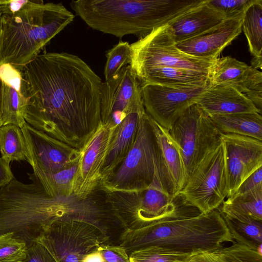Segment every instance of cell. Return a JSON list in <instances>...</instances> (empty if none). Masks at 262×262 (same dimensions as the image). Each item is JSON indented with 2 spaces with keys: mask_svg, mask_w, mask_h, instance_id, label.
Instances as JSON below:
<instances>
[{
  "mask_svg": "<svg viewBox=\"0 0 262 262\" xmlns=\"http://www.w3.org/2000/svg\"><path fill=\"white\" fill-rule=\"evenodd\" d=\"M141 85L157 84L176 87L192 88L210 85V73L171 67H156L136 76Z\"/></svg>",
  "mask_w": 262,
  "mask_h": 262,
  "instance_id": "obj_23",
  "label": "cell"
},
{
  "mask_svg": "<svg viewBox=\"0 0 262 262\" xmlns=\"http://www.w3.org/2000/svg\"><path fill=\"white\" fill-rule=\"evenodd\" d=\"M135 201H119L113 204L115 215L124 230L140 228L173 210L176 198L163 188L159 179L144 190L136 193Z\"/></svg>",
  "mask_w": 262,
  "mask_h": 262,
  "instance_id": "obj_14",
  "label": "cell"
},
{
  "mask_svg": "<svg viewBox=\"0 0 262 262\" xmlns=\"http://www.w3.org/2000/svg\"><path fill=\"white\" fill-rule=\"evenodd\" d=\"M141 88L129 64L122 68L113 77L102 82L101 123L113 121L119 123L128 114L144 109Z\"/></svg>",
  "mask_w": 262,
  "mask_h": 262,
  "instance_id": "obj_12",
  "label": "cell"
},
{
  "mask_svg": "<svg viewBox=\"0 0 262 262\" xmlns=\"http://www.w3.org/2000/svg\"><path fill=\"white\" fill-rule=\"evenodd\" d=\"M24 184L14 178L0 188V235L12 233L29 247L52 225L82 221L85 209L74 196L53 197L34 173Z\"/></svg>",
  "mask_w": 262,
  "mask_h": 262,
  "instance_id": "obj_3",
  "label": "cell"
},
{
  "mask_svg": "<svg viewBox=\"0 0 262 262\" xmlns=\"http://www.w3.org/2000/svg\"><path fill=\"white\" fill-rule=\"evenodd\" d=\"M149 121L155 138L159 180L164 190L174 199L187 181L181 151L169 130L149 116Z\"/></svg>",
  "mask_w": 262,
  "mask_h": 262,
  "instance_id": "obj_17",
  "label": "cell"
},
{
  "mask_svg": "<svg viewBox=\"0 0 262 262\" xmlns=\"http://www.w3.org/2000/svg\"><path fill=\"white\" fill-rule=\"evenodd\" d=\"M257 0H206V3L223 14L225 18L232 17L245 11Z\"/></svg>",
  "mask_w": 262,
  "mask_h": 262,
  "instance_id": "obj_35",
  "label": "cell"
},
{
  "mask_svg": "<svg viewBox=\"0 0 262 262\" xmlns=\"http://www.w3.org/2000/svg\"><path fill=\"white\" fill-rule=\"evenodd\" d=\"M0 79L23 94V78L21 71L9 63L0 65Z\"/></svg>",
  "mask_w": 262,
  "mask_h": 262,
  "instance_id": "obj_36",
  "label": "cell"
},
{
  "mask_svg": "<svg viewBox=\"0 0 262 262\" xmlns=\"http://www.w3.org/2000/svg\"><path fill=\"white\" fill-rule=\"evenodd\" d=\"M2 15V12L0 9V18H1Z\"/></svg>",
  "mask_w": 262,
  "mask_h": 262,
  "instance_id": "obj_44",
  "label": "cell"
},
{
  "mask_svg": "<svg viewBox=\"0 0 262 262\" xmlns=\"http://www.w3.org/2000/svg\"><path fill=\"white\" fill-rule=\"evenodd\" d=\"M184 203L208 213L218 209L228 195L223 142L194 168L179 194Z\"/></svg>",
  "mask_w": 262,
  "mask_h": 262,
  "instance_id": "obj_8",
  "label": "cell"
},
{
  "mask_svg": "<svg viewBox=\"0 0 262 262\" xmlns=\"http://www.w3.org/2000/svg\"><path fill=\"white\" fill-rule=\"evenodd\" d=\"M219 130L262 141V116L257 112L241 113L209 117Z\"/></svg>",
  "mask_w": 262,
  "mask_h": 262,
  "instance_id": "obj_25",
  "label": "cell"
},
{
  "mask_svg": "<svg viewBox=\"0 0 262 262\" xmlns=\"http://www.w3.org/2000/svg\"><path fill=\"white\" fill-rule=\"evenodd\" d=\"M244 13L227 18L206 31L176 43L183 52L198 58L215 60L241 34Z\"/></svg>",
  "mask_w": 262,
  "mask_h": 262,
  "instance_id": "obj_19",
  "label": "cell"
},
{
  "mask_svg": "<svg viewBox=\"0 0 262 262\" xmlns=\"http://www.w3.org/2000/svg\"><path fill=\"white\" fill-rule=\"evenodd\" d=\"M2 126L13 124L22 127L28 100L24 95L2 82Z\"/></svg>",
  "mask_w": 262,
  "mask_h": 262,
  "instance_id": "obj_27",
  "label": "cell"
},
{
  "mask_svg": "<svg viewBox=\"0 0 262 262\" xmlns=\"http://www.w3.org/2000/svg\"><path fill=\"white\" fill-rule=\"evenodd\" d=\"M7 0H0V5L3 4L6 2Z\"/></svg>",
  "mask_w": 262,
  "mask_h": 262,
  "instance_id": "obj_43",
  "label": "cell"
},
{
  "mask_svg": "<svg viewBox=\"0 0 262 262\" xmlns=\"http://www.w3.org/2000/svg\"><path fill=\"white\" fill-rule=\"evenodd\" d=\"M98 249L103 262H130L129 254L120 245L103 244Z\"/></svg>",
  "mask_w": 262,
  "mask_h": 262,
  "instance_id": "obj_37",
  "label": "cell"
},
{
  "mask_svg": "<svg viewBox=\"0 0 262 262\" xmlns=\"http://www.w3.org/2000/svg\"><path fill=\"white\" fill-rule=\"evenodd\" d=\"M28 247L12 233L0 235V262H25Z\"/></svg>",
  "mask_w": 262,
  "mask_h": 262,
  "instance_id": "obj_34",
  "label": "cell"
},
{
  "mask_svg": "<svg viewBox=\"0 0 262 262\" xmlns=\"http://www.w3.org/2000/svg\"><path fill=\"white\" fill-rule=\"evenodd\" d=\"M79 162V161H78ZM75 165L52 173L33 172L39 178L47 193L53 197L69 198L73 194V184L78 167Z\"/></svg>",
  "mask_w": 262,
  "mask_h": 262,
  "instance_id": "obj_30",
  "label": "cell"
},
{
  "mask_svg": "<svg viewBox=\"0 0 262 262\" xmlns=\"http://www.w3.org/2000/svg\"><path fill=\"white\" fill-rule=\"evenodd\" d=\"M0 152L8 163L26 160V143L21 127L13 124L0 127Z\"/></svg>",
  "mask_w": 262,
  "mask_h": 262,
  "instance_id": "obj_29",
  "label": "cell"
},
{
  "mask_svg": "<svg viewBox=\"0 0 262 262\" xmlns=\"http://www.w3.org/2000/svg\"><path fill=\"white\" fill-rule=\"evenodd\" d=\"M118 125L113 121L101 123L81 151L73 184V194L78 199L88 200L100 185L101 170Z\"/></svg>",
  "mask_w": 262,
  "mask_h": 262,
  "instance_id": "obj_13",
  "label": "cell"
},
{
  "mask_svg": "<svg viewBox=\"0 0 262 262\" xmlns=\"http://www.w3.org/2000/svg\"><path fill=\"white\" fill-rule=\"evenodd\" d=\"M145 108L128 114L118 124L101 172V184L110 178L123 162L135 142L141 114Z\"/></svg>",
  "mask_w": 262,
  "mask_h": 262,
  "instance_id": "obj_22",
  "label": "cell"
},
{
  "mask_svg": "<svg viewBox=\"0 0 262 262\" xmlns=\"http://www.w3.org/2000/svg\"><path fill=\"white\" fill-rule=\"evenodd\" d=\"M222 216L233 241L262 255V221L240 222Z\"/></svg>",
  "mask_w": 262,
  "mask_h": 262,
  "instance_id": "obj_28",
  "label": "cell"
},
{
  "mask_svg": "<svg viewBox=\"0 0 262 262\" xmlns=\"http://www.w3.org/2000/svg\"><path fill=\"white\" fill-rule=\"evenodd\" d=\"M14 178L9 164L0 157V188L8 184Z\"/></svg>",
  "mask_w": 262,
  "mask_h": 262,
  "instance_id": "obj_40",
  "label": "cell"
},
{
  "mask_svg": "<svg viewBox=\"0 0 262 262\" xmlns=\"http://www.w3.org/2000/svg\"><path fill=\"white\" fill-rule=\"evenodd\" d=\"M204 0H78L70 6L89 27L122 38H141Z\"/></svg>",
  "mask_w": 262,
  "mask_h": 262,
  "instance_id": "obj_4",
  "label": "cell"
},
{
  "mask_svg": "<svg viewBox=\"0 0 262 262\" xmlns=\"http://www.w3.org/2000/svg\"><path fill=\"white\" fill-rule=\"evenodd\" d=\"M262 167L246 179L230 197L241 195L262 187Z\"/></svg>",
  "mask_w": 262,
  "mask_h": 262,
  "instance_id": "obj_39",
  "label": "cell"
},
{
  "mask_svg": "<svg viewBox=\"0 0 262 262\" xmlns=\"http://www.w3.org/2000/svg\"><path fill=\"white\" fill-rule=\"evenodd\" d=\"M21 128L26 143V160L34 172L55 173L79 161L81 151L64 145L27 122Z\"/></svg>",
  "mask_w": 262,
  "mask_h": 262,
  "instance_id": "obj_15",
  "label": "cell"
},
{
  "mask_svg": "<svg viewBox=\"0 0 262 262\" xmlns=\"http://www.w3.org/2000/svg\"><path fill=\"white\" fill-rule=\"evenodd\" d=\"M169 132L181 150L187 180L201 160L222 142V133L196 104L180 117Z\"/></svg>",
  "mask_w": 262,
  "mask_h": 262,
  "instance_id": "obj_9",
  "label": "cell"
},
{
  "mask_svg": "<svg viewBox=\"0 0 262 262\" xmlns=\"http://www.w3.org/2000/svg\"><path fill=\"white\" fill-rule=\"evenodd\" d=\"M261 21L262 1L257 0L245 11L242 23V30L253 56L251 66L256 69H261L262 66Z\"/></svg>",
  "mask_w": 262,
  "mask_h": 262,
  "instance_id": "obj_26",
  "label": "cell"
},
{
  "mask_svg": "<svg viewBox=\"0 0 262 262\" xmlns=\"http://www.w3.org/2000/svg\"><path fill=\"white\" fill-rule=\"evenodd\" d=\"M26 122L81 151L101 123V78L78 56L45 53L22 71Z\"/></svg>",
  "mask_w": 262,
  "mask_h": 262,
  "instance_id": "obj_1",
  "label": "cell"
},
{
  "mask_svg": "<svg viewBox=\"0 0 262 262\" xmlns=\"http://www.w3.org/2000/svg\"><path fill=\"white\" fill-rule=\"evenodd\" d=\"M156 178L159 179L155 141L145 111L140 115L132 148L114 173L101 186L111 192L136 193L149 187Z\"/></svg>",
  "mask_w": 262,
  "mask_h": 262,
  "instance_id": "obj_6",
  "label": "cell"
},
{
  "mask_svg": "<svg viewBox=\"0 0 262 262\" xmlns=\"http://www.w3.org/2000/svg\"><path fill=\"white\" fill-rule=\"evenodd\" d=\"M2 82L0 79V127L2 126Z\"/></svg>",
  "mask_w": 262,
  "mask_h": 262,
  "instance_id": "obj_42",
  "label": "cell"
},
{
  "mask_svg": "<svg viewBox=\"0 0 262 262\" xmlns=\"http://www.w3.org/2000/svg\"><path fill=\"white\" fill-rule=\"evenodd\" d=\"M195 104L209 117L247 112L261 114L244 94L226 84H210Z\"/></svg>",
  "mask_w": 262,
  "mask_h": 262,
  "instance_id": "obj_20",
  "label": "cell"
},
{
  "mask_svg": "<svg viewBox=\"0 0 262 262\" xmlns=\"http://www.w3.org/2000/svg\"><path fill=\"white\" fill-rule=\"evenodd\" d=\"M130 67L136 77L156 67H171L210 72L216 60L198 58L180 50L167 25L152 30L130 45Z\"/></svg>",
  "mask_w": 262,
  "mask_h": 262,
  "instance_id": "obj_7",
  "label": "cell"
},
{
  "mask_svg": "<svg viewBox=\"0 0 262 262\" xmlns=\"http://www.w3.org/2000/svg\"><path fill=\"white\" fill-rule=\"evenodd\" d=\"M120 242L128 254L155 246L190 255L212 252L224 243H234L219 210L201 213L186 204L179 195L173 210L140 228L124 230Z\"/></svg>",
  "mask_w": 262,
  "mask_h": 262,
  "instance_id": "obj_2",
  "label": "cell"
},
{
  "mask_svg": "<svg viewBox=\"0 0 262 262\" xmlns=\"http://www.w3.org/2000/svg\"><path fill=\"white\" fill-rule=\"evenodd\" d=\"M186 262H223L211 252H202L191 255Z\"/></svg>",
  "mask_w": 262,
  "mask_h": 262,
  "instance_id": "obj_41",
  "label": "cell"
},
{
  "mask_svg": "<svg viewBox=\"0 0 262 262\" xmlns=\"http://www.w3.org/2000/svg\"><path fill=\"white\" fill-rule=\"evenodd\" d=\"M221 140L225 150L228 198L246 179L262 167V141L223 133H221Z\"/></svg>",
  "mask_w": 262,
  "mask_h": 262,
  "instance_id": "obj_16",
  "label": "cell"
},
{
  "mask_svg": "<svg viewBox=\"0 0 262 262\" xmlns=\"http://www.w3.org/2000/svg\"><path fill=\"white\" fill-rule=\"evenodd\" d=\"M211 252L223 262H262V255L257 251L237 243Z\"/></svg>",
  "mask_w": 262,
  "mask_h": 262,
  "instance_id": "obj_33",
  "label": "cell"
},
{
  "mask_svg": "<svg viewBox=\"0 0 262 262\" xmlns=\"http://www.w3.org/2000/svg\"><path fill=\"white\" fill-rule=\"evenodd\" d=\"M209 85L184 88L157 84L142 85L145 112L161 126L169 130L180 117L196 103Z\"/></svg>",
  "mask_w": 262,
  "mask_h": 262,
  "instance_id": "obj_11",
  "label": "cell"
},
{
  "mask_svg": "<svg viewBox=\"0 0 262 262\" xmlns=\"http://www.w3.org/2000/svg\"><path fill=\"white\" fill-rule=\"evenodd\" d=\"M211 85H230L262 111V73L231 56L217 58L210 72Z\"/></svg>",
  "mask_w": 262,
  "mask_h": 262,
  "instance_id": "obj_18",
  "label": "cell"
},
{
  "mask_svg": "<svg viewBox=\"0 0 262 262\" xmlns=\"http://www.w3.org/2000/svg\"><path fill=\"white\" fill-rule=\"evenodd\" d=\"M108 238V234L90 223L70 221L52 225L35 242L42 245L57 262H82Z\"/></svg>",
  "mask_w": 262,
  "mask_h": 262,
  "instance_id": "obj_10",
  "label": "cell"
},
{
  "mask_svg": "<svg viewBox=\"0 0 262 262\" xmlns=\"http://www.w3.org/2000/svg\"><path fill=\"white\" fill-rule=\"evenodd\" d=\"M225 17L206 0L167 25L176 43L196 36L222 23Z\"/></svg>",
  "mask_w": 262,
  "mask_h": 262,
  "instance_id": "obj_21",
  "label": "cell"
},
{
  "mask_svg": "<svg viewBox=\"0 0 262 262\" xmlns=\"http://www.w3.org/2000/svg\"><path fill=\"white\" fill-rule=\"evenodd\" d=\"M219 210L226 217L240 222L262 221V187L227 198Z\"/></svg>",
  "mask_w": 262,
  "mask_h": 262,
  "instance_id": "obj_24",
  "label": "cell"
},
{
  "mask_svg": "<svg viewBox=\"0 0 262 262\" xmlns=\"http://www.w3.org/2000/svg\"><path fill=\"white\" fill-rule=\"evenodd\" d=\"M74 18L61 3L42 0H27L18 11L2 14L0 65L9 63L22 71Z\"/></svg>",
  "mask_w": 262,
  "mask_h": 262,
  "instance_id": "obj_5",
  "label": "cell"
},
{
  "mask_svg": "<svg viewBox=\"0 0 262 262\" xmlns=\"http://www.w3.org/2000/svg\"><path fill=\"white\" fill-rule=\"evenodd\" d=\"M25 262H57L41 244L34 242L28 247Z\"/></svg>",
  "mask_w": 262,
  "mask_h": 262,
  "instance_id": "obj_38",
  "label": "cell"
},
{
  "mask_svg": "<svg viewBox=\"0 0 262 262\" xmlns=\"http://www.w3.org/2000/svg\"><path fill=\"white\" fill-rule=\"evenodd\" d=\"M191 255L152 246L133 251L130 262H186Z\"/></svg>",
  "mask_w": 262,
  "mask_h": 262,
  "instance_id": "obj_31",
  "label": "cell"
},
{
  "mask_svg": "<svg viewBox=\"0 0 262 262\" xmlns=\"http://www.w3.org/2000/svg\"><path fill=\"white\" fill-rule=\"evenodd\" d=\"M131 47L127 42L119 41L106 54V61L104 74L105 80L116 75L124 67L131 62Z\"/></svg>",
  "mask_w": 262,
  "mask_h": 262,
  "instance_id": "obj_32",
  "label": "cell"
}]
</instances>
